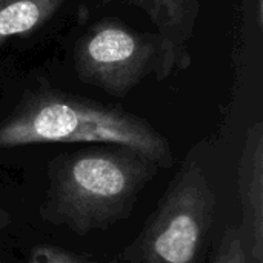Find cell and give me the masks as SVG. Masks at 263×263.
Returning <instances> with one entry per match:
<instances>
[{"label":"cell","instance_id":"cell-1","mask_svg":"<svg viewBox=\"0 0 263 263\" xmlns=\"http://www.w3.org/2000/svg\"><path fill=\"white\" fill-rule=\"evenodd\" d=\"M157 168L148 157L119 146L60 156L48 165L42 217L79 236L108 228L129 216Z\"/></svg>","mask_w":263,"mask_h":263},{"label":"cell","instance_id":"cell-2","mask_svg":"<svg viewBox=\"0 0 263 263\" xmlns=\"http://www.w3.org/2000/svg\"><path fill=\"white\" fill-rule=\"evenodd\" d=\"M39 143H102L136 151L159 168L173 162L168 140L146 120L60 92H39L0 122V149Z\"/></svg>","mask_w":263,"mask_h":263},{"label":"cell","instance_id":"cell-3","mask_svg":"<svg viewBox=\"0 0 263 263\" xmlns=\"http://www.w3.org/2000/svg\"><path fill=\"white\" fill-rule=\"evenodd\" d=\"M216 193L202 165L183 163L136 243L140 263H197L216 216Z\"/></svg>","mask_w":263,"mask_h":263},{"label":"cell","instance_id":"cell-4","mask_svg":"<svg viewBox=\"0 0 263 263\" xmlns=\"http://www.w3.org/2000/svg\"><path fill=\"white\" fill-rule=\"evenodd\" d=\"M79 77L112 96L128 94L146 74L159 79L171 72L168 54L157 34L139 32L120 20L94 23L76 43Z\"/></svg>","mask_w":263,"mask_h":263},{"label":"cell","instance_id":"cell-5","mask_svg":"<svg viewBox=\"0 0 263 263\" xmlns=\"http://www.w3.org/2000/svg\"><path fill=\"white\" fill-rule=\"evenodd\" d=\"M239 193L248 263H263V123L248 128L240 162Z\"/></svg>","mask_w":263,"mask_h":263},{"label":"cell","instance_id":"cell-6","mask_svg":"<svg viewBox=\"0 0 263 263\" xmlns=\"http://www.w3.org/2000/svg\"><path fill=\"white\" fill-rule=\"evenodd\" d=\"M126 3L145 11L159 29L165 45L171 72L190 65L186 51L200 11V0H103V3Z\"/></svg>","mask_w":263,"mask_h":263},{"label":"cell","instance_id":"cell-7","mask_svg":"<svg viewBox=\"0 0 263 263\" xmlns=\"http://www.w3.org/2000/svg\"><path fill=\"white\" fill-rule=\"evenodd\" d=\"M66 0H0V46L9 39L35 32Z\"/></svg>","mask_w":263,"mask_h":263},{"label":"cell","instance_id":"cell-8","mask_svg":"<svg viewBox=\"0 0 263 263\" xmlns=\"http://www.w3.org/2000/svg\"><path fill=\"white\" fill-rule=\"evenodd\" d=\"M213 263H248L247 242L242 228H228L217 247Z\"/></svg>","mask_w":263,"mask_h":263},{"label":"cell","instance_id":"cell-9","mask_svg":"<svg viewBox=\"0 0 263 263\" xmlns=\"http://www.w3.org/2000/svg\"><path fill=\"white\" fill-rule=\"evenodd\" d=\"M32 257H37L45 263H89L63 248L48 247V245L35 248L32 253Z\"/></svg>","mask_w":263,"mask_h":263},{"label":"cell","instance_id":"cell-10","mask_svg":"<svg viewBox=\"0 0 263 263\" xmlns=\"http://www.w3.org/2000/svg\"><path fill=\"white\" fill-rule=\"evenodd\" d=\"M11 223V216L8 211H5L3 208H0V230L6 228Z\"/></svg>","mask_w":263,"mask_h":263},{"label":"cell","instance_id":"cell-11","mask_svg":"<svg viewBox=\"0 0 263 263\" xmlns=\"http://www.w3.org/2000/svg\"><path fill=\"white\" fill-rule=\"evenodd\" d=\"M0 263H9V262H0ZM25 263H45L43 260H40V259H37V257H32V260H29V262H25Z\"/></svg>","mask_w":263,"mask_h":263}]
</instances>
